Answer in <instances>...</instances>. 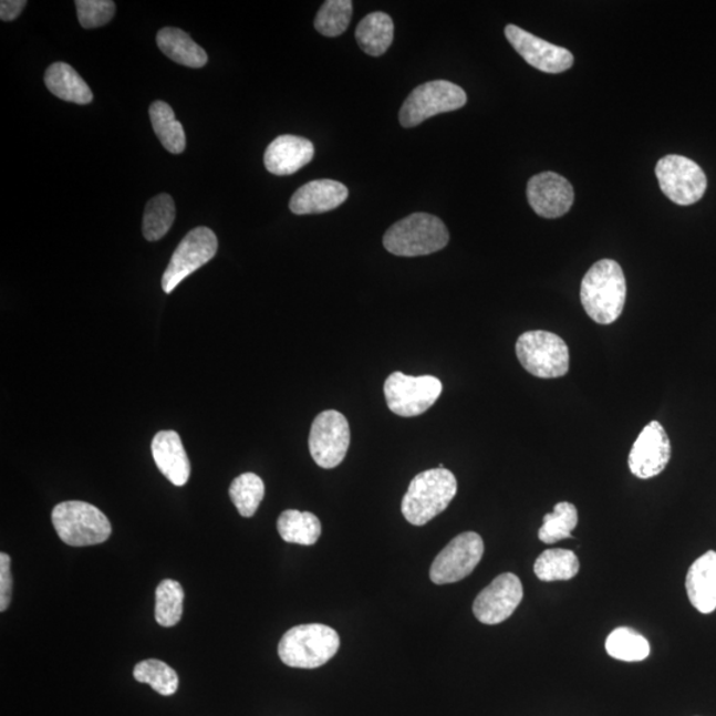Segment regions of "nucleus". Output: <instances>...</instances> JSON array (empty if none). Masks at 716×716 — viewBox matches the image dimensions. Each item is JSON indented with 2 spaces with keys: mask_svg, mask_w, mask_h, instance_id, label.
<instances>
[{
  "mask_svg": "<svg viewBox=\"0 0 716 716\" xmlns=\"http://www.w3.org/2000/svg\"><path fill=\"white\" fill-rule=\"evenodd\" d=\"M580 298L588 317L595 323H614L626 301V279L621 266L612 259L599 260L582 279Z\"/></svg>",
  "mask_w": 716,
  "mask_h": 716,
  "instance_id": "1",
  "label": "nucleus"
},
{
  "mask_svg": "<svg viewBox=\"0 0 716 716\" xmlns=\"http://www.w3.org/2000/svg\"><path fill=\"white\" fill-rule=\"evenodd\" d=\"M457 491V478L440 465L414 477L401 510L411 525L425 526L446 510Z\"/></svg>",
  "mask_w": 716,
  "mask_h": 716,
  "instance_id": "2",
  "label": "nucleus"
},
{
  "mask_svg": "<svg viewBox=\"0 0 716 716\" xmlns=\"http://www.w3.org/2000/svg\"><path fill=\"white\" fill-rule=\"evenodd\" d=\"M450 239L447 227L432 214L416 212L401 219L385 232L384 246L397 257H424L445 249Z\"/></svg>",
  "mask_w": 716,
  "mask_h": 716,
  "instance_id": "3",
  "label": "nucleus"
},
{
  "mask_svg": "<svg viewBox=\"0 0 716 716\" xmlns=\"http://www.w3.org/2000/svg\"><path fill=\"white\" fill-rule=\"evenodd\" d=\"M340 637L334 629L323 624H307L290 629L279 642L283 664L297 668H318L339 652Z\"/></svg>",
  "mask_w": 716,
  "mask_h": 716,
  "instance_id": "4",
  "label": "nucleus"
},
{
  "mask_svg": "<svg viewBox=\"0 0 716 716\" xmlns=\"http://www.w3.org/2000/svg\"><path fill=\"white\" fill-rule=\"evenodd\" d=\"M52 525L59 538L71 547L102 544L112 535L108 518L85 501L70 500L58 505L52 511Z\"/></svg>",
  "mask_w": 716,
  "mask_h": 716,
  "instance_id": "5",
  "label": "nucleus"
},
{
  "mask_svg": "<svg viewBox=\"0 0 716 716\" xmlns=\"http://www.w3.org/2000/svg\"><path fill=\"white\" fill-rule=\"evenodd\" d=\"M519 363L538 378H559L570 371V350L563 339L547 331H530L517 341Z\"/></svg>",
  "mask_w": 716,
  "mask_h": 716,
  "instance_id": "6",
  "label": "nucleus"
},
{
  "mask_svg": "<svg viewBox=\"0 0 716 716\" xmlns=\"http://www.w3.org/2000/svg\"><path fill=\"white\" fill-rule=\"evenodd\" d=\"M467 95L459 85L435 80L417 86L405 100L399 111V123L404 128H414L427 118L464 108Z\"/></svg>",
  "mask_w": 716,
  "mask_h": 716,
  "instance_id": "7",
  "label": "nucleus"
},
{
  "mask_svg": "<svg viewBox=\"0 0 716 716\" xmlns=\"http://www.w3.org/2000/svg\"><path fill=\"white\" fill-rule=\"evenodd\" d=\"M444 385L434 376H406L394 372L385 381L384 393L387 407L399 417L421 416L437 403Z\"/></svg>",
  "mask_w": 716,
  "mask_h": 716,
  "instance_id": "8",
  "label": "nucleus"
},
{
  "mask_svg": "<svg viewBox=\"0 0 716 716\" xmlns=\"http://www.w3.org/2000/svg\"><path fill=\"white\" fill-rule=\"evenodd\" d=\"M655 176L662 193L679 206L697 204L707 189V178L702 167L677 154L661 158L655 166Z\"/></svg>",
  "mask_w": 716,
  "mask_h": 716,
  "instance_id": "9",
  "label": "nucleus"
},
{
  "mask_svg": "<svg viewBox=\"0 0 716 716\" xmlns=\"http://www.w3.org/2000/svg\"><path fill=\"white\" fill-rule=\"evenodd\" d=\"M218 251V238L207 227H197L180 240L163 277V290L172 293L180 282L210 262Z\"/></svg>",
  "mask_w": 716,
  "mask_h": 716,
  "instance_id": "10",
  "label": "nucleus"
},
{
  "mask_svg": "<svg viewBox=\"0 0 716 716\" xmlns=\"http://www.w3.org/2000/svg\"><path fill=\"white\" fill-rule=\"evenodd\" d=\"M485 553L484 540L477 532H464L442 550L430 568L434 584H453L470 575Z\"/></svg>",
  "mask_w": 716,
  "mask_h": 716,
  "instance_id": "11",
  "label": "nucleus"
},
{
  "mask_svg": "<svg viewBox=\"0 0 716 716\" xmlns=\"http://www.w3.org/2000/svg\"><path fill=\"white\" fill-rule=\"evenodd\" d=\"M350 444L351 429L344 414L325 411L314 418L308 440L314 464L323 468L338 467L344 460Z\"/></svg>",
  "mask_w": 716,
  "mask_h": 716,
  "instance_id": "12",
  "label": "nucleus"
},
{
  "mask_svg": "<svg viewBox=\"0 0 716 716\" xmlns=\"http://www.w3.org/2000/svg\"><path fill=\"white\" fill-rule=\"evenodd\" d=\"M521 600H523V585L520 579L517 574L504 573L478 594L474 601L473 612L481 624L498 625L511 618Z\"/></svg>",
  "mask_w": 716,
  "mask_h": 716,
  "instance_id": "13",
  "label": "nucleus"
},
{
  "mask_svg": "<svg viewBox=\"0 0 716 716\" xmlns=\"http://www.w3.org/2000/svg\"><path fill=\"white\" fill-rule=\"evenodd\" d=\"M672 458L671 439L657 421L648 424L635 439L629 454V468L640 479L657 477Z\"/></svg>",
  "mask_w": 716,
  "mask_h": 716,
  "instance_id": "14",
  "label": "nucleus"
},
{
  "mask_svg": "<svg viewBox=\"0 0 716 716\" xmlns=\"http://www.w3.org/2000/svg\"><path fill=\"white\" fill-rule=\"evenodd\" d=\"M505 33L515 51L533 69L546 73H561L570 70L574 63L572 53L563 46L548 43L518 25H507Z\"/></svg>",
  "mask_w": 716,
  "mask_h": 716,
  "instance_id": "15",
  "label": "nucleus"
},
{
  "mask_svg": "<svg viewBox=\"0 0 716 716\" xmlns=\"http://www.w3.org/2000/svg\"><path fill=\"white\" fill-rule=\"evenodd\" d=\"M527 198L538 216L554 219L571 210L574 191L570 180L560 174L546 172L530 179Z\"/></svg>",
  "mask_w": 716,
  "mask_h": 716,
  "instance_id": "16",
  "label": "nucleus"
},
{
  "mask_svg": "<svg viewBox=\"0 0 716 716\" xmlns=\"http://www.w3.org/2000/svg\"><path fill=\"white\" fill-rule=\"evenodd\" d=\"M350 196L346 186L332 179L312 180L301 186L290 200V210L297 216L321 214L338 209Z\"/></svg>",
  "mask_w": 716,
  "mask_h": 716,
  "instance_id": "17",
  "label": "nucleus"
},
{
  "mask_svg": "<svg viewBox=\"0 0 716 716\" xmlns=\"http://www.w3.org/2000/svg\"><path fill=\"white\" fill-rule=\"evenodd\" d=\"M314 157V146L304 137L280 136L267 147L264 166L273 176H291Z\"/></svg>",
  "mask_w": 716,
  "mask_h": 716,
  "instance_id": "18",
  "label": "nucleus"
},
{
  "mask_svg": "<svg viewBox=\"0 0 716 716\" xmlns=\"http://www.w3.org/2000/svg\"><path fill=\"white\" fill-rule=\"evenodd\" d=\"M152 454L158 470L170 484L183 487L189 481L190 460L178 433L173 430L157 433L152 442Z\"/></svg>",
  "mask_w": 716,
  "mask_h": 716,
  "instance_id": "19",
  "label": "nucleus"
},
{
  "mask_svg": "<svg viewBox=\"0 0 716 716\" xmlns=\"http://www.w3.org/2000/svg\"><path fill=\"white\" fill-rule=\"evenodd\" d=\"M688 600L698 612L710 614L716 609V552L708 551L694 561L686 575Z\"/></svg>",
  "mask_w": 716,
  "mask_h": 716,
  "instance_id": "20",
  "label": "nucleus"
},
{
  "mask_svg": "<svg viewBox=\"0 0 716 716\" xmlns=\"http://www.w3.org/2000/svg\"><path fill=\"white\" fill-rule=\"evenodd\" d=\"M44 83L46 89L64 102L86 105L92 103L93 93L79 75V73L66 63H53L45 71Z\"/></svg>",
  "mask_w": 716,
  "mask_h": 716,
  "instance_id": "21",
  "label": "nucleus"
},
{
  "mask_svg": "<svg viewBox=\"0 0 716 716\" xmlns=\"http://www.w3.org/2000/svg\"><path fill=\"white\" fill-rule=\"evenodd\" d=\"M157 45L173 62L189 69H203L209 62L206 51L189 33L173 27H165L157 33Z\"/></svg>",
  "mask_w": 716,
  "mask_h": 716,
  "instance_id": "22",
  "label": "nucleus"
},
{
  "mask_svg": "<svg viewBox=\"0 0 716 716\" xmlns=\"http://www.w3.org/2000/svg\"><path fill=\"white\" fill-rule=\"evenodd\" d=\"M394 38V23L387 13L373 12L361 20L356 40L367 55L378 58L390 50Z\"/></svg>",
  "mask_w": 716,
  "mask_h": 716,
  "instance_id": "23",
  "label": "nucleus"
},
{
  "mask_svg": "<svg viewBox=\"0 0 716 716\" xmlns=\"http://www.w3.org/2000/svg\"><path fill=\"white\" fill-rule=\"evenodd\" d=\"M278 532L286 543L313 546L321 535V523L317 515L287 510L278 519Z\"/></svg>",
  "mask_w": 716,
  "mask_h": 716,
  "instance_id": "24",
  "label": "nucleus"
},
{
  "mask_svg": "<svg viewBox=\"0 0 716 716\" xmlns=\"http://www.w3.org/2000/svg\"><path fill=\"white\" fill-rule=\"evenodd\" d=\"M149 115L154 133L165 149L173 154L183 153L186 147V135L172 106L164 102H154L151 105Z\"/></svg>",
  "mask_w": 716,
  "mask_h": 716,
  "instance_id": "25",
  "label": "nucleus"
},
{
  "mask_svg": "<svg viewBox=\"0 0 716 716\" xmlns=\"http://www.w3.org/2000/svg\"><path fill=\"white\" fill-rule=\"evenodd\" d=\"M176 219V205L169 194H159L147 203L144 212L143 232L146 240L157 242L172 229Z\"/></svg>",
  "mask_w": 716,
  "mask_h": 716,
  "instance_id": "26",
  "label": "nucleus"
},
{
  "mask_svg": "<svg viewBox=\"0 0 716 716\" xmlns=\"http://www.w3.org/2000/svg\"><path fill=\"white\" fill-rule=\"evenodd\" d=\"M579 570L580 561L570 550H547L533 565L537 578L547 582L572 580Z\"/></svg>",
  "mask_w": 716,
  "mask_h": 716,
  "instance_id": "27",
  "label": "nucleus"
},
{
  "mask_svg": "<svg viewBox=\"0 0 716 716\" xmlns=\"http://www.w3.org/2000/svg\"><path fill=\"white\" fill-rule=\"evenodd\" d=\"M605 647L612 658L625 662L644 661L651 654L648 641L632 627L614 629L608 635Z\"/></svg>",
  "mask_w": 716,
  "mask_h": 716,
  "instance_id": "28",
  "label": "nucleus"
},
{
  "mask_svg": "<svg viewBox=\"0 0 716 716\" xmlns=\"http://www.w3.org/2000/svg\"><path fill=\"white\" fill-rule=\"evenodd\" d=\"M230 498L243 518H252L264 498V481L257 474L246 473L232 480Z\"/></svg>",
  "mask_w": 716,
  "mask_h": 716,
  "instance_id": "29",
  "label": "nucleus"
},
{
  "mask_svg": "<svg viewBox=\"0 0 716 716\" xmlns=\"http://www.w3.org/2000/svg\"><path fill=\"white\" fill-rule=\"evenodd\" d=\"M579 523V512L572 504L561 501L547 513L539 530V539L544 544H554L560 540L572 538V531Z\"/></svg>",
  "mask_w": 716,
  "mask_h": 716,
  "instance_id": "30",
  "label": "nucleus"
},
{
  "mask_svg": "<svg viewBox=\"0 0 716 716\" xmlns=\"http://www.w3.org/2000/svg\"><path fill=\"white\" fill-rule=\"evenodd\" d=\"M185 592L178 581L164 580L156 591V620L164 627L176 626L184 614Z\"/></svg>",
  "mask_w": 716,
  "mask_h": 716,
  "instance_id": "31",
  "label": "nucleus"
},
{
  "mask_svg": "<svg viewBox=\"0 0 716 716\" xmlns=\"http://www.w3.org/2000/svg\"><path fill=\"white\" fill-rule=\"evenodd\" d=\"M133 675H135L137 682L151 685L153 691L164 695V697H170L178 691L179 681L176 671H173L163 661L145 660L139 662L135 671H133Z\"/></svg>",
  "mask_w": 716,
  "mask_h": 716,
  "instance_id": "32",
  "label": "nucleus"
},
{
  "mask_svg": "<svg viewBox=\"0 0 716 716\" xmlns=\"http://www.w3.org/2000/svg\"><path fill=\"white\" fill-rule=\"evenodd\" d=\"M353 3L351 0H328L314 19V29L326 38L343 35L351 23Z\"/></svg>",
  "mask_w": 716,
  "mask_h": 716,
  "instance_id": "33",
  "label": "nucleus"
},
{
  "mask_svg": "<svg viewBox=\"0 0 716 716\" xmlns=\"http://www.w3.org/2000/svg\"><path fill=\"white\" fill-rule=\"evenodd\" d=\"M77 18L84 29H97L115 17L116 4L111 0H77Z\"/></svg>",
  "mask_w": 716,
  "mask_h": 716,
  "instance_id": "34",
  "label": "nucleus"
},
{
  "mask_svg": "<svg viewBox=\"0 0 716 716\" xmlns=\"http://www.w3.org/2000/svg\"><path fill=\"white\" fill-rule=\"evenodd\" d=\"M12 595L11 558L0 553V612L10 606Z\"/></svg>",
  "mask_w": 716,
  "mask_h": 716,
  "instance_id": "35",
  "label": "nucleus"
},
{
  "mask_svg": "<svg viewBox=\"0 0 716 716\" xmlns=\"http://www.w3.org/2000/svg\"><path fill=\"white\" fill-rule=\"evenodd\" d=\"M25 4L24 0H2L0 2V19L3 22L15 20L24 10Z\"/></svg>",
  "mask_w": 716,
  "mask_h": 716,
  "instance_id": "36",
  "label": "nucleus"
}]
</instances>
